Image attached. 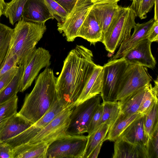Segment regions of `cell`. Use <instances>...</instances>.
Instances as JSON below:
<instances>
[{
	"label": "cell",
	"mask_w": 158,
	"mask_h": 158,
	"mask_svg": "<svg viewBox=\"0 0 158 158\" xmlns=\"http://www.w3.org/2000/svg\"><path fill=\"white\" fill-rule=\"evenodd\" d=\"M6 2L4 0H0V18L2 15L3 10L5 7Z\"/></svg>",
	"instance_id": "46"
},
{
	"label": "cell",
	"mask_w": 158,
	"mask_h": 158,
	"mask_svg": "<svg viewBox=\"0 0 158 158\" xmlns=\"http://www.w3.org/2000/svg\"><path fill=\"white\" fill-rule=\"evenodd\" d=\"M61 6L69 15L74 7L77 0H54Z\"/></svg>",
	"instance_id": "41"
},
{
	"label": "cell",
	"mask_w": 158,
	"mask_h": 158,
	"mask_svg": "<svg viewBox=\"0 0 158 158\" xmlns=\"http://www.w3.org/2000/svg\"><path fill=\"white\" fill-rule=\"evenodd\" d=\"M155 0H142L138 13L137 16L141 19L147 17V14L152 10Z\"/></svg>",
	"instance_id": "36"
},
{
	"label": "cell",
	"mask_w": 158,
	"mask_h": 158,
	"mask_svg": "<svg viewBox=\"0 0 158 158\" xmlns=\"http://www.w3.org/2000/svg\"><path fill=\"white\" fill-rule=\"evenodd\" d=\"M103 141H102L92 151L88 158H97L100 152Z\"/></svg>",
	"instance_id": "42"
},
{
	"label": "cell",
	"mask_w": 158,
	"mask_h": 158,
	"mask_svg": "<svg viewBox=\"0 0 158 158\" xmlns=\"http://www.w3.org/2000/svg\"><path fill=\"white\" fill-rule=\"evenodd\" d=\"M114 142L113 158H147L146 148L120 138Z\"/></svg>",
	"instance_id": "21"
},
{
	"label": "cell",
	"mask_w": 158,
	"mask_h": 158,
	"mask_svg": "<svg viewBox=\"0 0 158 158\" xmlns=\"http://www.w3.org/2000/svg\"><path fill=\"white\" fill-rule=\"evenodd\" d=\"M102 110L103 105L102 103L100 104L96 108L90 120L87 132L88 135H90L98 127Z\"/></svg>",
	"instance_id": "35"
},
{
	"label": "cell",
	"mask_w": 158,
	"mask_h": 158,
	"mask_svg": "<svg viewBox=\"0 0 158 158\" xmlns=\"http://www.w3.org/2000/svg\"><path fill=\"white\" fill-rule=\"evenodd\" d=\"M49 51L42 47L36 48L24 65L19 86V92H23L30 87L41 70L51 64Z\"/></svg>",
	"instance_id": "9"
},
{
	"label": "cell",
	"mask_w": 158,
	"mask_h": 158,
	"mask_svg": "<svg viewBox=\"0 0 158 158\" xmlns=\"http://www.w3.org/2000/svg\"><path fill=\"white\" fill-rule=\"evenodd\" d=\"M18 69V66L13 67L0 78V92L7 85L15 75Z\"/></svg>",
	"instance_id": "38"
},
{
	"label": "cell",
	"mask_w": 158,
	"mask_h": 158,
	"mask_svg": "<svg viewBox=\"0 0 158 158\" xmlns=\"http://www.w3.org/2000/svg\"><path fill=\"white\" fill-rule=\"evenodd\" d=\"M73 107L70 106L64 109L27 143L43 141L50 144L57 139L69 135L67 134V131L70 116Z\"/></svg>",
	"instance_id": "11"
},
{
	"label": "cell",
	"mask_w": 158,
	"mask_h": 158,
	"mask_svg": "<svg viewBox=\"0 0 158 158\" xmlns=\"http://www.w3.org/2000/svg\"><path fill=\"white\" fill-rule=\"evenodd\" d=\"M54 18L58 23L65 21L68 14L65 10L54 0H44Z\"/></svg>",
	"instance_id": "33"
},
{
	"label": "cell",
	"mask_w": 158,
	"mask_h": 158,
	"mask_svg": "<svg viewBox=\"0 0 158 158\" xmlns=\"http://www.w3.org/2000/svg\"><path fill=\"white\" fill-rule=\"evenodd\" d=\"M120 0H91L94 4L99 3H117Z\"/></svg>",
	"instance_id": "44"
},
{
	"label": "cell",
	"mask_w": 158,
	"mask_h": 158,
	"mask_svg": "<svg viewBox=\"0 0 158 158\" xmlns=\"http://www.w3.org/2000/svg\"><path fill=\"white\" fill-rule=\"evenodd\" d=\"M13 149L9 144L0 142V158H12Z\"/></svg>",
	"instance_id": "39"
},
{
	"label": "cell",
	"mask_w": 158,
	"mask_h": 158,
	"mask_svg": "<svg viewBox=\"0 0 158 158\" xmlns=\"http://www.w3.org/2000/svg\"><path fill=\"white\" fill-rule=\"evenodd\" d=\"M151 43L147 39L143 40L126 52L122 57L128 64H139L153 69L156 62L152 52Z\"/></svg>",
	"instance_id": "13"
},
{
	"label": "cell",
	"mask_w": 158,
	"mask_h": 158,
	"mask_svg": "<svg viewBox=\"0 0 158 158\" xmlns=\"http://www.w3.org/2000/svg\"><path fill=\"white\" fill-rule=\"evenodd\" d=\"M44 0H27L24 6L22 19L27 21L45 23L54 19Z\"/></svg>",
	"instance_id": "14"
},
{
	"label": "cell",
	"mask_w": 158,
	"mask_h": 158,
	"mask_svg": "<svg viewBox=\"0 0 158 158\" xmlns=\"http://www.w3.org/2000/svg\"><path fill=\"white\" fill-rule=\"evenodd\" d=\"M146 150L147 158H158V128L149 138Z\"/></svg>",
	"instance_id": "34"
},
{
	"label": "cell",
	"mask_w": 158,
	"mask_h": 158,
	"mask_svg": "<svg viewBox=\"0 0 158 158\" xmlns=\"http://www.w3.org/2000/svg\"><path fill=\"white\" fill-rule=\"evenodd\" d=\"M88 139L82 134L57 139L49 145L47 158H83Z\"/></svg>",
	"instance_id": "6"
},
{
	"label": "cell",
	"mask_w": 158,
	"mask_h": 158,
	"mask_svg": "<svg viewBox=\"0 0 158 158\" xmlns=\"http://www.w3.org/2000/svg\"><path fill=\"white\" fill-rule=\"evenodd\" d=\"M93 54L82 45L71 50L64 61L61 71L57 77L56 89L59 98L66 107H73L96 64Z\"/></svg>",
	"instance_id": "1"
},
{
	"label": "cell",
	"mask_w": 158,
	"mask_h": 158,
	"mask_svg": "<svg viewBox=\"0 0 158 158\" xmlns=\"http://www.w3.org/2000/svg\"><path fill=\"white\" fill-rule=\"evenodd\" d=\"M143 121L144 116L141 115L133 121L118 138L146 148L149 138L145 131Z\"/></svg>",
	"instance_id": "17"
},
{
	"label": "cell",
	"mask_w": 158,
	"mask_h": 158,
	"mask_svg": "<svg viewBox=\"0 0 158 158\" xmlns=\"http://www.w3.org/2000/svg\"><path fill=\"white\" fill-rule=\"evenodd\" d=\"M158 87H153L151 83L147 85L142 99L138 112L141 114H145L150 110L154 102L158 101Z\"/></svg>",
	"instance_id": "31"
},
{
	"label": "cell",
	"mask_w": 158,
	"mask_h": 158,
	"mask_svg": "<svg viewBox=\"0 0 158 158\" xmlns=\"http://www.w3.org/2000/svg\"><path fill=\"white\" fill-rule=\"evenodd\" d=\"M147 39L151 43L158 40V21H154L148 34Z\"/></svg>",
	"instance_id": "40"
},
{
	"label": "cell",
	"mask_w": 158,
	"mask_h": 158,
	"mask_svg": "<svg viewBox=\"0 0 158 158\" xmlns=\"http://www.w3.org/2000/svg\"><path fill=\"white\" fill-rule=\"evenodd\" d=\"M136 17L131 7L121 6L103 36L102 42L107 51L113 53L123 42L130 37L131 30L136 24Z\"/></svg>",
	"instance_id": "4"
},
{
	"label": "cell",
	"mask_w": 158,
	"mask_h": 158,
	"mask_svg": "<svg viewBox=\"0 0 158 158\" xmlns=\"http://www.w3.org/2000/svg\"><path fill=\"white\" fill-rule=\"evenodd\" d=\"M102 103L103 110L99 126L106 122L112 124L121 113L119 103L117 101H114L103 102Z\"/></svg>",
	"instance_id": "28"
},
{
	"label": "cell",
	"mask_w": 158,
	"mask_h": 158,
	"mask_svg": "<svg viewBox=\"0 0 158 158\" xmlns=\"http://www.w3.org/2000/svg\"><path fill=\"white\" fill-rule=\"evenodd\" d=\"M13 29L0 22V69L8 52Z\"/></svg>",
	"instance_id": "29"
},
{
	"label": "cell",
	"mask_w": 158,
	"mask_h": 158,
	"mask_svg": "<svg viewBox=\"0 0 158 158\" xmlns=\"http://www.w3.org/2000/svg\"><path fill=\"white\" fill-rule=\"evenodd\" d=\"M144 116V127L146 133L150 138L158 128V101L154 102L149 111Z\"/></svg>",
	"instance_id": "30"
},
{
	"label": "cell",
	"mask_w": 158,
	"mask_h": 158,
	"mask_svg": "<svg viewBox=\"0 0 158 158\" xmlns=\"http://www.w3.org/2000/svg\"><path fill=\"white\" fill-rule=\"evenodd\" d=\"M147 86L118 101L121 113L126 115H131L138 113V111Z\"/></svg>",
	"instance_id": "23"
},
{
	"label": "cell",
	"mask_w": 158,
	"mask_h": 158,
	"mask_svg": "<svg viewBox=\"0 0 158 158\" xmlns=\"http://www.w3.org/2000/svg\"><path fill=\"white\" fill-rule=\"evenodd\" d=\"M130 1H132L133 0H129Z\"/></svg>",
	"instance_id": "47"
},
{
	"label": "cell",
	"mask_w": 158,
	"mask_h": 158,
	"mask_svg": "<svg viewBox=\"0 0 158 158\" xmlns=\"http://www.w3.org/2000/svg\"><path fill=\"white\" fill-rule=\"evenodd\" d=\"M152 81L146 67L136 64H128L121 78L116 101L120 100L142 87Z\"/></svg>",
	"instance_id": "7"
},
{
	"label": "cell",
	"mask_w": 158,
	"mask_h": 158,
	"mask_svg": "<svg viewBox=\"0 0 158 158\" xmlns=\"http://www.w3.org/2000/svg\"><path fill=\"white\" fill-rule=\"evenodd\" d=\"M17 95L0 104V126L7 119L16 113L18 108Z\"/></svg>",
	"instance_id": "32"
},
{
	"label": "cell",
	"mask_w": 158,
	"mask_h": 158,
	"mask_svg": "<svg viewBox=\"0 0 158 158\" xmlns=\"http://www.w3.org/2000/svg\"><path fill=\"white\" fill-rule=\"evenodd\" d=\"M66 108L62 100L58 97L47 112L39 120L18 135L4 142L13 148L27 143Z\"/></svg>",
	"instance_id": "12"
},
{
	"label": "cell",
	"mask_w": 158,
	"mask_h": 158,
	"mask_svg": "<svg viewBox=\"0 0 158 158\" xmlns=\"http://www.w3.org/2000/svg\"><path fill=\"white\" fill-rule=\"evenodd\" d=\"M111 124L109 122H105L100 125L90 135H88V141L83 158H88L93 150L102 141H104Z\"/></svg>",
	"instance_id": "25"
},
{
	"label": "cell",
	"mask_w": 158,
	"mask_h": 158,
	"mask_svg": "<svg viewBox=\"0 0 158 158\" xmlns=\"http://www.w3.org/2000/svg\"><path fill=\"white\" fill-rule=\"evenodd\" d=\"M142 0H133L131 7L135 11L136 16H137L138 10Z\"/></svg>",
	"instance_id": "43"
},
{
	"label": "cell",
	"mask_w": 158,
	"mask_h": 158,
	"mask_svg": "<svg viewBox=\"0 0 158 158\" xmlns=\"http://www.w3.org/2000/svg\"><path fill=\"white\" fill-rule=\"evenodd\" d=\"M32 125L17 112L0 126V142H5L17 136Z\"/></svg>",
	"instance_id": "15"
},
{
	"label": "cell",
	"mask_w": 158,
	"mask_h": 158,
	"mask_svg": "<svg viewBox=\"0 0 158 158\" xmlns=\"http://www.w3.org/2000/svg\"><path fill=\"white\" fill-rule=\"evenodd\" d=\"M128 65L122 57L110 60L103 66L100 96L103 102L116 101L120 81Z\"/></svg>",
	"instance_id": "5"
},
{
	"label": "cell",
	"mask_w": 158,
	"mask_h": 158,
	"mask_svg": "<svg viewBox=\"0 0 158 158\" xmlns=\"http://www.w3.org/2000/svg\"><path fill=\"white\" fill-rule=\"evenodd\" d=\"M27 0H11L6 2L2 15L9 19L12 25L22 19L25 5Z\"/></svg>",
	"instance_id": "26"
},
{
	"label": "cell",
	"mask_w": 158,
	"mask_h": 158,
	"mask_svg": "<svg viewBox=\"0 0 158 158\" xmlns=\"http://www.w3.org/2000/svg\"><path fill=\"white\" fill-rule=\"evenodd\" d=\"M121 7L117 3L96 4L91 7L90 10L102 29V38Z\"/></svg>",
	"instance_id": "18"
},
{
	"label": "cell",
	"mask_w": 158,
	"mask_h": 158,
	"mask_svg": "<svg viewBox=\"0 0 158 158\" xmlns=\"http://www.w3.org/2000/svg\"><path fill=\"white\" fill-rule=\"evenodd\" d=\"M81 37L94 44L102 42V33L100 26L93 14L90 10L77 33Z\"/></svg>",
	"instance_id": "20"
},
{
	"label": "cell",
	"mask_w": 158,
	"mask_h": 158,
	"mask_svg": "<svg viewBox=\"0 0 158 158\" xmlns=\"http://www.w3.org/2000/svg\"><path fill=\"white\" fill-rule=\"evenodd\" d=\"M154 21V18H152L142 23H136L132 34L127 40L121 44L116 53L110 60L121 58L126 52L135 46L141 41L147 39L149 31Z\"/></svg>",
	"instance_id": "16"
},
{
	"label": "cell",
	"mask_w": 158,
	"mask_h": 158,
	"mask_svg": "<svg viewBox=\"0 0 158 158\" xmlns=\"http://www.w3.org/2000/svg\"><path fill=\"white\" fill-rule=\"evenodd\" d=\"M101 98L97 95L73 107L67 131L69 135H82L87 132L91 117L100 104Z\"/></svg>",
	"instance_id": "8"
},
{
	"label": "cell",
	"mask_w": 158,
	"mask_h": 158,
	"mask_svg": "<svg viewBox=\"0 0 158 158\" xmlns=\"http://www.w3.org/2000/svg\"><path fill=\"white\" fill-rule=\"evenodd\" d=\"M16 65H18L16 57L13 55H7L0 69V78L12 68Z\"/></svg>",
	"instance_id": "37"
},
{
	"label": "cell",
	"mask_w": 158,
	"mask_h": 158,
	"mask_svg": "<svg viewBox=\"0 0 158 158\" xmlns=\"http://www.w3.org/2000/svg\"><path fill=\"white\" fill-rule=\"evenodd\" d=\"M50 144L41 141L34 143H25L13 148L12 158H47Z\"/></svg>",
	"instance_id": "22"
},
{
	"label": "cell",
	"mask_w": 158,
	"mask_h": 158,
	"mask_svg": "<svg viewBox=\"0 0 158 158\" xmlns=\"http://www.w3.org/2000/svg\"><path fill=\"white\" fill-rule=\"evenodd\" d=\"M24 67L18 65V69L13 78L0 92V104L9 100L17 95L19 92V86L21 78Z\"/></svg>",
	"instance_id": "27"
},
{
	"label": "cell",
	"mask_w": 158,
	"mask_h": 158,
	"mask_svg": "<svg viewBox=\"0 0 158 158\" xmlns=\"http://www.w3.org/2000/svg\"><path fill=\"white\" fill-rule=\"evenodd\" d=\"M46 30L45 23H38L22 19L13 29L7 55L17 58L18 65H24Z\"/></svg>",
	"instance_id": "3"
},
{
	"label": "cell",
	"mask_w": 158,
	"mask_h": 158,
	"mask_svg": "<svg viewBox=\"0 0 158 158\" xmlns=\"http://www.w3.org/2000/svg\"><path fill=\"white\" fill-rule=\"evenodd\" d=\"M56 80L53 70L47 67L35 78L31 91L26 94L18 113L32 124L47 112L58 97Z\"/></svg>",
	"instance_id": "2"
},
{
	"label": "cell",
	"mask_w": 158,
	"mask_h": 158,
	"mask_svg": "<svg viewBox=\"0 0 158 158\" xmlns=\"http://www.w3.org/2000/svg\"><path fill=\"white\" fill-rule=\"evenodd\" d=\"M102 74L103 66L96 64L74 107L100 93Z\"/></svg>",
	"instance_id": "19"
},
{
	"label": "cell",
	"mask_w": 158,
	"mask_h": 158,
	"mask_svg": "<svg viewBox=\"0 0 158 158\" xmlns=\"http://www.w3.org/2000/svg\"><path fill=\"white\" fill-rule=\"evenodd\" d=\"M94 3L91 0H77L71 12L64 21L58 23L57 30L66 40L73 42Z\"/></svg>",
	"instance_id": "10"
},
{
	"label": "cell",
	"mask_w": 158,
	"mask_h": 158,
	"mask_svg": "<svg viewBox=\"0 0 158 158\" xmlns=\"http://www.w3.org/2000/svg\"><path fill=\"white\" fill-rule=\"evenodd\" d=\"M154 21H158V0H155V2Z\"/></svg>",
	"instance_id": "45"
},
{
	"label": "cell",
	"mask_w": 158,
	"mask_h": 158,
	"mask_svg": "<svg viewBox=\"0 0 158 158\" xmlns=\"http://www.w3.org/2000/svg\"><path fill=\"white\" fill-rule=\"evenodd\" d=\"M141 115L139 113L131 115H126L120 113L110 126L104 141L109 140L115 141L125 129Z\"/></svg>",
	"instance_id": "24"
}]
</instances>
